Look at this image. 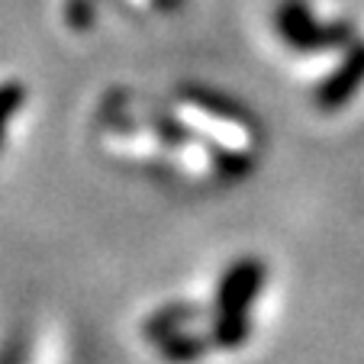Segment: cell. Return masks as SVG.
I'll return each instance as SVG.
<instances>
[{"label": "cell", "mask_w": 364, "mask_h": 364, "mask_svg": "<svg viewBox=\"0 0 364 364\" xmlns=\"http://www.w3.org/2000/svg\"><path fill=\"white\" fill-rule=\"evenodd\" d=\"M277 29H281V36L290 42V46L296 48H313L319 46V42H336L342 33H326V29H316L313 23H309L306 16V7H303L300 0H284L281 14H277Z\"/></svg>", "instance_id": "obj_2"}, {"label": "cell", "mask_w": 364, "mask_h": 364, "mask_svg": "<svg viewBox=\"0 0 364 364\" xmlns=\"http://www.w3.org/2000/svg\"><path fill=\"white\" fill-rule=\"evenodd\" d=\"M187 97H191L193 107H200L203 113H213V117H229V119H239L242 117L235 107H229V100H223V97H216V94H206V90H191Z\"/></svg>", "instance_id": "obj_6"}, {"label": "cell", "mask_w": 364, "mask_h": 364, "mask_svg": "<svg viewBox=\"0 0 364 364\" xmlns=\"http://www.w3.org/2000/svg\"><path fill=\"white\" fill-rule=\"evenodd\" d=\"M264 284V264L258 258H242L223 274L216 290V326L210 332L213 345L239 348L248 342V306Z\"/></svg>", "instance_id": "obj_1"}, {"label": "cell", "mask_w": 364, "mask_h": 364, "mask_svg": "<svg viewBox=\"0 0 364 364\" xmlns=\"http://www.w3.org/2000/svg\"><path fill=\"white\" fill-rule=\"evenodd\" d=\"M23 100H26V87L16 81H7L0 84V142H4V129H7V123L20 113Z\"/></svg>", "instance_id": "obj_5"}, {"label": "cell", "mask_w": 364, "mask_h": 364, "mask_svg": "<svg viewBox=\"0 0 364 364\" xmlns=\"http://www.w3.org/2000/svg\"><path fill=\"white\" fill-rule=\"evenodd\" d=\"M213 345V338H200V336H184V332H174V336L161 338L159 348L161 358L171 364H191L193 358H200L206 348Z\"/></svg>", "instance_id": "obj_3"}, {"label": "cell", "mask_w": 364, "mask_h": 364, "mask_svg": "<svg viewBox=\"0 0 364 364\" xmlns=\"http://www.w3.org/2000/svg\"><path fill=\"white\" fill-rule=\"evenodd\" d=\"M94 20V0H68V23L75 29H87Z\"/></svg>", "instance_id": "obj_8"}, {"label": "cell", "mask_w": 364, "mask_h": 364, "mask_svg": "<svg viewBox=\"0 0 364 364\" xmlns=\"http://www.w3.org/2000/svg\"><path fill=\"white\" fill-rule=\"evenodd\" d=\"M155 132H159L165 142L171 145H184V142H193V136L184 129L181 123H174L171 117H155Z\"/></svg>", "instance_id": "obj_7"}, {"label": "cell", "mask_w": 364, "mask_h": 364, "mask_svg": "<svg viewBox=\"0 0 364 364\" xmlns=\"http://www.w3.org/2000/svg\"><path fill=\"white\" fill-rule=\"evenodd\" d=\"M191 319H193V309L191 306H165L161 313H155V316L145 323V332H149V338L161 342V338L181 332V326L191 323Z\"/></svg>", "instance_id": "obj_4"}]
</instances>
